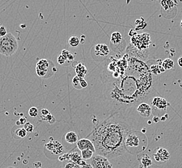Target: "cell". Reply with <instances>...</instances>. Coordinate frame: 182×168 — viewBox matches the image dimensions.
I'll return each mask as SVG.
<instances>
[{
	"mask_svg": "<svg viewBox=\"0 0 182 168\" xmlns=\"http://www.w3.org/2000/svg\"><path fill=\"white\" fill-rule=\"evenodd\" d=\"M180 26H181V29H182V20H181V21L180 22Z\"/></svg>",
	"mask_w": 182,
	"mask_h": 168,
	"instance_id": "cell-32",
	"label": "cell"
},
{
	"mask_svg": "<svg viewBox=\"0 0 182 168\" xmlns=\"http://www.w3.org/2000/svg\"><path fill=\"white\" fill-rule=\"evenodd\" d=\"M178 64L180 67H182V56L179 58L178 60Z\"/></svg>",
	"mask_w": 182,
	"mask_h": 168,
	"instance_id": "cell-30",
	"label": "cell"
},
{
	"mask_svg": "<svg viewBox=\"0 0 182 168\" xmlns=\"http://www.w3.org/2000/svg\"><path fill=\"white\" fill-rule=\"evenodd\" d=\"M141 163L144 167H149L152 165V160L148 155H144L142 156Z\"/></svg>",
	"mask_w": 182,
	"mask_h": 168,
	"instance_id": "cell-19",
	"label": "cell"
},
{
	"mask_svg": "<svg viewBox=\"0 0 182 168\" xmlns=\"http://www.w3.org/2000/svg\"><path fill=\"white\" fill-rule=\"evenodd\" d=\"M159 120H160V118H159L158 117H157V116L154 117V118H153V121H154V122L157 123V122H159Z\"/></svg>",
	"mask_w": 182,
	"mask_h": 168,
	"instance_id": "cell-31",
	"label": "cell"
},
{
	"mask_svg": "<svg viewBox=\"0 0 182 168\" xmlns=\"http://www.w3.org/2000/svg\"><path fill=\"white\" fill-rule=\"evenodd\" d=\"M160 3L162 7L161 13L165 12H171L174 13V12H176V8L175 7L176 4L172 0H161Z\"/></svg>",
	"mask_w": 182,
	"mask_h": 168,
	"instance_id": "cell-9",
	"label": "cell"
},
{
	"mask_svg": "<svg viewBox=\"0 0 182 168\" xmlns=\"http://www.w3.org/2000/svg\"><path fill=\"white\" fill-rule=\"evenodd\" d=\"M18 49V41L12 34L7 33L5 36L0 38V53L2 55L5 56H11Z\"/></svg>",
	"mask_w": 182,
	"mask_h": 168,
	"instance_id": "cell-3",
	"label": "cell"
},
{
	"mask_svg": "<svg viewBox=\"0 0 182 168\" xmlns=\"http://www.w3.org/2000/svg\"><path fill=\"white\" fill-rule=\"evenodd\" d=\"M75 72L77 76L83 78L86 73H87V70H86V67L83 64H80L75 68Z\"/></svg>",
	"mask_w": 182,
	"mask_h": 168,
	"instance_id": "cell-15",
	"label": "cell"
},
{
	"mask_svg": "<svg viewBox=\"0 0 182 168\" xmlns=\"http://www.w3.org/2000/svg\"><path fill=\"white\" fill-rule=\"evenodd\" d=\"M95 52L98 56H106L109 55V49L105 44H98L95 46Z\"/></svg>",
	"mask_w": 182,
	"mask_h": 168,
	"instance_id": "cell-13",
	"label": "cell"
},
{
	"mask_svg": "<svg viewBox=\"0 0 182 168\" xmlns=\"http://www.w3.org/2000/svg\"><path fill=\"white\" fill-rule=\"evenodd\" d=\"M65 140L66 142L68 144H74L77 143V141H78V136L77 135L76 132L73 131L68 132L65 135Z\"/></svg>",
	"mask_w": 182,
	"mask_h": 168,
	"instance_id": "cell-14",
	"label": "cell"
},
{
	"mask_svg": "<svg viewBox=\"0 0 182 168\" xmlns=\"http://www.w3.org/2000/svg\"><path fill=\"white\" fill-rule=\"evenodd\" d=\"M72 84L74 88L76 89H81L83 88L87 87V82H86L83 78H80L77 76L74 77L72 79Z\"/></svg>",
	"mask_w": 182,
	"mask_h": 168,
	"instance_id": "cell-12",
	"label": "cell"
},
{
	"mask_svg": "<svg viewBox=\"0 0 182 168\" xmlns=\"http://www.w3.org/2000/svg\"><path fill=\"white\" fill-rule=\"evenodd\" d=\"M24 129L28 132H31L34 130V126L29 122H27L24 125Z\"/></svg>",
	"mask_w": 182,
	"mask_h": 168,
	"instance_id": "cell-25",
	"label": "cell"
},
{
	"mask_svg": "<svg viewBox=\"0 0 182 168\" xmlns=\"http://www.w3.org/2000/svg\"><path fill=\"white\" fill-rule=\"evenodd\" d=\"M169 103L167 100L161 97H155L152 101V111L158 114H163L166 113Z\"/></svg>",
	"mask_w": 182,
	"mask_h": 168,
	"instance_id": "cell-5",
	"label": "cell"
},
{
	"mask_svg": "<svg viewBox=\"0 0 182 168\" xmlns=\"http://www.w3.org/2000/svg\"><path fill=\"white\" fill-rule=\"evenodd\" d=\"M29 114L31 117H36L38 114V109L35 107H32L29 110Z\"/></svg>",
	"mask_w": 182,
	"mask_h": 168,
	"instance_id": "cell-24",
	"label": "cell"
},
{
	"mask_svg": "<svg viewBox=\"0 0 182 168\" xmlns=\"http://www.w3.org/2000/svg\"><path fill=\"white\" fill-rule=\"evenodd\" d=\"M68 43L72 47H77L80 43V40L76 36H71L68 40Z\"/></svg>",
	"mask_w": 182,
	"mask_h": 168,
	"instance_id": "cell-21",
	"label": "cell"
},
{
	"mask_svg": "<svg viewBox=\"0 0 182 168\" xmlns=\"http://www.w3.org/2000/svg\"><path fill=\"white\" fill-rule=\"evenodd\" d=\"M46 147L49 151H51L53 153L58 155L62 153L63 148L62 145L59 144L58 141H54V142H50L46 144Z\"/></svg>",
	"mask_w": 182,
	"mask_h": 168,
	"instance_id": "cell-11",
	"label": "cell"
},
{
	"mask_svg": "<svg viewBox=\"0 0 182 168\" xmlns=\"http://www.w3.org/2000/svg\"><path fill=\"white\" fill-rule=\"evenodd\" d=\"M111 43L114 45H118L122 41V36L119 32H114L111 35Z\"/></svg>",
	"mask_w": 182,
	"mask_h": 168,
	"instance_id": "cell-17",
	"label": "cell"
},
{
	"mask_svg": "<svg viewBox=\"0 0 182 168\" xmlns=\"http://www.w3.org/2000/svg\"><path fill=\"white\" fill-rule=\"evenodd\" d=\"M138 112L139 113L140 115L144 118L149 117L152 114V108L146 103H142L139 105L137 108Z\"/></svg>",
	"mask_w": 182,
	"mask_h": 168,
	"instance_id": "cell-10",
	"label": "cell"
},
{
	"mask_svg": "<svg viewBox=\"0 0 182 168\" xmlns=\"http://www.w3.org/2000/svg\"><path fill=\"white\" fill-rule=\"evenodd\" d=\"M7 30L4 26L0 25V37H3L7 34Z\"/></svg>",
	"mask_w": 182,
	"mask_h": 168,
	"instance_id": "cell-27",
	"label": "cell"
},
{
	"mask_svg": "<svg viewBox=\"0 0 182 168\" xmlns=\"http://www.w3.org/2000/svg\"><path fill=\"white\" fill-rule=\"evenodd\" d=\"M77 147L80 151H83L85 149H90L94 153H96L95 151V147L92 142V141L89 138H83L78 140L77 142Z\"/></svg>",
	"mask_w": 182,
	"mask_h": 168,
	"instance_id": "cell-8",
	"label": "cell"
},
{
	"mask_svg": "<svg viewBox=\"0 0 182 168\" xmlns=\"http://www.w3.org/2000/svg\"><path fill=\"white\" fill-rule=\"evenodd\" d=\"M67 61L66 58L62 56V55H59L58 58V62L59 64L62 65H64V64H65V61Z\"/></svg>",
	"mask_w": 182,
	"mask_h": 168,
	"instance_id": "cell-26",
	"label": "cell"
},
{
	"mask_svg": "<svg viewBox=\"0 0 182 168\" xmlns=\"http://www.w3.org/2000/svg\"><path fill=\"white\" fill-rule=\"evenodd\" d=\"M50 61H48L46 59H42L40 60L38 64H36V73L40 77L42 78H47V75L49 73V69L50 70H56V67L50 69ZM50 74V73H49ZM50 76H52L50 74Z\"/></svg>",
	"mask_w": 182,
	"mask_h": 168,
	"instance_id": "cell-7",
	"label": "cell"
},
{
	"mask_svg": "<svg viewBox=\"0 0 182 168\" xmlns=\"http://www.w3.org/2000/svg\"><path fill=\"white\" fill-rule=\"evenodd\" d=\"M161 66L165 70H169L175 67V63L171 59L167 58L163 61Z\"/></svg>",
	"mask_w": 182,
	"mask_h": 168,
	"instance_id": "cell-16",
	"label": "cell"
},
{
	"mask_svg": "<svg viewBox=\"0 0 182 168\" xmlns=\"http://www.w3.org/2000/svg\"><path fill=\"white\" fill-rule=\"evenodd\" d=\"M62 55L67 60H74V56L71 54V52H69L68 51L66 50H63L62 52Z\"/></svg>",
	"mask_w": 182,
	"mask_h": 168,
	"instance_id": "cell-22",
	"label": "cell"
},
{
	"mask_svg": "<svg viewBox=\"0 0 182 168\" xmlns=\"http://www.w3.org/2000/svg\"><path fill=\"white\" fill-rule=\"evenodd\" d=\"M148 141L143 132L138 131H129L124 140V146L125 149L129 152L136 151L140 153L146 149Z\"/></svg>",
	"mask_w": 182,
	"mask_h": 168,
	"instance_id": "cell-2",
	"label": "cell"
},
{
	"mask_svg": "<svg viewBox=\"0 0 182 168\" xmlns=\"http://www.w3.org/2000/svg\"><path fill=\"white\" fill-rule=\"evenodd\" d=\"M91 160V165L92 168H113L108 158L102 155H95Z\"/></svg>",
	"mask_w": 182,
	"mask_h": 168,
	"instance_id": "cell-4",
	"label": "cell"
},
{
	"mask_svg": "<svg viewBox=\"0 0 182 168\" xmlns=\"http://www.w3.org/2000/svg\"><path fill=\"white\" fill-rule=\"evenodd\" d=\"M130 131L127 123L116 117H110L97 126L88 136L98 155L115 158L125 151L124 140Z\"/></svg>",
	"mask_w": 182,
	"mask_h": 168,
	"instance_id": "cell-1",
	"label": "cell"
},
{
	"mask_svg": "<svg viewBox=\"0 0 182 168\" xmlns=\"http://www.w3.org/2000/svg\"><path fill=\"white\" fill-rule=\"evenodd\" d=\"M94 152L90 149H85L82 151V157L83 160H91L94 156Z\"/></svg>",
	"mask_w": 182,
	"mask_h": 168,
	"instance_id": "cell-18",
	"label": "cell"
},
{
	"mask_svg": "<svg viewBox=\"0 0 182 168\" xmlns=\"http://www.w3.org/2000/svg\"><path fill=\"white\" fill-rule=\"evenodd\" d=\"M15 133H16V135L17 137H18L19 138H25L26 136H27V132L26 131V130L24 128H18L15 131Z\"/></svg>",
	"mask_w": 182,
	"mask_h": 168,
	"instance_id": "cell-20",
	"label": "cell"
},
{
	"mask_svg": "<svg viewBox=\"0 0 182 168\" xmlns=\"http://www.w3.org/2000/svg\"><path fill=\"white\" fill-rule=\"evenodd\" d=\"M19 121H20V123H21V124H25V123H27V120H26V118H24V117L21 118L20 119Z\"/></svg>",
	"mask_w": 182,
	"mask_h": 168,
	"instance_id": "cell-29",
	"label": "cell"
},
{
	"mask_svg": "<svg viewBox=\"0 0 182 168\" xmlns=\"http://www.w3.org/2000/svg\"><path fill=\"white\" fill-rule=\"evenodd\" d=\"M41 113V114L43 115V117H46V116L48 115V114H50V112L47 109H42Z\"/></svg>",
	"mask_w": 182,
	"mask_h": 168,
	"instance_id": "cell-28",
	"label": "cell"
},
{
	"mask_svg": "<svg viewBox=\"0 0 182 168\" xmlns=\"http://www.w3.org/2000/svg\"><path fill=\"white\" fill-rule=\"evenodd\" d=\"M170 158V155L166 149L158 147L153 153V160L157 164H164L167 162Z\"/></svg>",
	"mask_w": 182,
	"mask_h": 168,
	"instance_id": "cell-6",
	"label": "cell"
},
{
	"mask_svg": "<svg viewBox=\"0 0 182 168\" xmlns=\"http://www.w3.org/2000/svg\"><path fill=\"white\" fill-rule=\"evenodd\" d=\"M64 168H85V166H82L77 164L76 163H74L72 162H68V164H67L65 166Z\"/></svg>",
	"mask_w": 182,
	"mask_h": 168,
	"instance_id": "cell-23",
	"label": "cell"
}]
</instances>
